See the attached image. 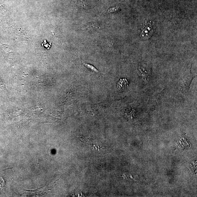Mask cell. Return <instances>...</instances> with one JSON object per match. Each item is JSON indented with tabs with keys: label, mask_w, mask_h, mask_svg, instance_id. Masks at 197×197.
Returning a JSON list of instances; mask_svg holds the SVG:
<instances>
[{
	"label": "cell",
	"mask_w": 197,
	"mask_h": 197,
	"mask_svg": "<svg viewBox=\"0 0 197 197\" xmlns=\"http://www.w3.org/2000/svg\"><path fill=\"white\" fill-rule=\"evenodd\" d=\"M193 76L190 75L187 77L185 78L181 82V89L182 91H187L189 88L190 86L192 81L194 78Z\"/></svg>",
	"instance_id": "6da1fadb"
},
{
	"label": "cell",
	"mask_w": 197,
	"mask_h": 197,
	"mask_svg": "<svg viewBox=\"0 0 197 197\" xmlns=\"http://www.w3.org/2000/svg\"><path fill=\"white\" fill-rule=\"evenodd\" d=\"M152 26L148 24L143 28L140 36L143 39H148L152 36Z\"/></svg>",
	"instance_id": "7a4b0ae2"
},
{
	"label": "cell",
	"mask_w": 197,
	"mask_h": 197,
	"mask_svg": "<svg viewBox=\"0 0 197 197\" xmlns=\"http://www.w3.org/2000/svg\"><path fill=\"white\" fill-rule=\"evenodd\" d=\"M128 84V82L126 79L120 80L118 84V88L119 89L125 88L127 87Z\"/></svg>",
	"instance_id": "3957f363"
},
{
	"label": "cell",
	"mask_w": 197,
	"mask_h": 197,
	"mask_svg": "<svg viewBox=\"0 0 197 197\" xmlns=\"http://www.w3.org/2000/svg\"><path fill=\"white\" fill-rule=\"evenodd\" d=\"M84 65H85L86 68H88L92 71L98 73V70L94 66L91 65V64H84Z\"/></svg>",
	"instance_id": "277c9868"
},
{
	"label": "cell",
	"mask_w": 197,
	"mask_h": 197,
	"mask_svg": "<svg viewBox=\"0 0 197 197\" xmlns=\"http://www.w3.org/2000/svg\"><path fill=\"white\" fill-rule=\"evenodd\" d=\"M119 9V7H118L111 8V9L108 10V13H111V12H113L117 10H118Z\"/></svg>",
	"instance_id": "5b68a950"
}]
</instances>
